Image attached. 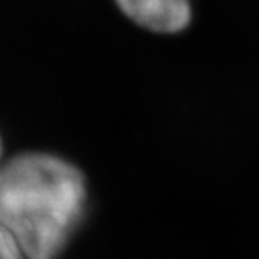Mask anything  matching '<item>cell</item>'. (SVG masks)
<instances>
[{
    "label": "cell",
    "instance_id": "cell-1",
    "mask_svg": "<svg viewBox=\"0 0 259 259\" xmlns=\"http://www.w3.org/2000/svg\"><path fill=\"white\" fill-rule=\"evenodd\" d=\"M87 181L67 159L18 154L0 165V227L27 259H58L87 211Z\"/></svg>",
    "mask_w": 259,
    "mask_h": 259
},
{
    "label": "cell",
    "instance_id": "cell-2",
    "mask_svg": "<svg viewBox=\"0 0 259 259\" xmlns=\"http://www.w3.org/2000/svg\"><path fill=\"white\" fill-rule=\"evenodd\" d=\"M127 18L152 33L173 35L190 25V0H115Z\"/></svg>",
    "mask_w": 259,
    "mask_h": 259
},
{
    "label": "cell",
    "instance_id": "cell-3",
    "mask_svg": "<svg viewBox=\"0 0 259 259\" xmlns=\"http://www.w3.org/2000/svg\"><path fill=\"white\" fill-rule=\"evenodd\" d=\"M0 259H27L14 238L0 227Z\"/></svg>",
    "mask_w": 259,
    "mask_h": 259
},
{
    "label": "cell",
    "instance_id": "cell-4",
    "mask_svg": "<svg viewBox=\"0 0 259 259\" xmlns=\"http://www.w3.org/2000/svg\"><path fill=\"white\" fill-rule=\"evenodd\" d=\"M0 154H2V144H0Z\"/></svg>",
    "mask_w": 259,
    "mask_h": 259
}]
</instances>
